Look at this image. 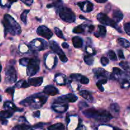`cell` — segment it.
Masks as SVG:
<instances>
[{
  "label": "cell",
  "mask_w": 130,
  "mask_h": 130,
  "mask_svg": "<svg viewBox=\"0 0 130 130\" xmlns=\"http://www.w3.org/2000/svg\"><path fill=\"white\" fill-rule=\"evenodd\" d=\"M2 23L5 29V36L8 34H10L12 36L19 35L21 34V27L17 22L16 20L9 14H5L4 15Z\"/></svg>",
  "instance_id": "6da1fadb"
},
{
  "label": "cell",
  "mask_w": 130,
  "mask_h": 130,
  "mask_svg": "<svg viewBox=\"0 0 130 130\" xmlns=\"http://www.w3.org/2000/svg\"><path fill=\"white\" fill-rule=\"evenodd\" d=\"M48 100V96L41 93L33 95L29 97L26 98L20 102V105L25 107H30L34 109L41 108Z\"/></svg>",
  "instance_id": "7a4b0ae2"
},
{
  "label": "cell",
  "mask_w": 130,
  "mask_h": 130,
  "mask_svg": "<svg viewBox=\"0 0 130 130\" xmlns=\"http://www.w3.org/2000/svg\"><path fill=\"white\" fill-rule=\"evenodd\" d=\"M83 114L87 118H92L99 121L107 122L112 119V116L109 112L105 110H98L94 108L84 110Z\"/></svg>",
  "instance_id": "3957f363"
},
{
  "label": "cell",
  "mask_w": 130,
  "mask_h": 130,
  "mask_svg": "<svg viewBox=\"0 0 130 130\" xmlns=\"http://www.w3.org/2000/svg\"><path fill=\"white\" fill-rule=\"evenodd\" d=\"M59 16L62 20L67 23H72L76 20V15L69 8L63 6L59 8Z\"/></svg>",
  "instance_id": "277c9868"
},
{
  "label": "cell",
  "mask_w": 130,
  "mask_h": 130,
  "mask_svg": "<svg viewBox=\"0 0 130 130\" xmlns=\"http://www.w3.org/2000/svg\"><path fill=\"white\" fill-rule=\"evenodd\" d=\"M40 61L36 57L30 58L27 66V74L29 76H32L36 74L39 70Z\"/></svg>",
  "instance_id": "5b68a950"
},
{
  "label": "cell",
  "mask_w": 130,
  "mask_h": 130,
  "mask_svg": "<svg viewBox=\"0 0 130 130\" xmlns=\"http://www.w3.org/2000/svg\"><path fill=\"white\" fill-rule=\"evenodd\" d=\"M96 18H97V20H99V22L100 24H103V25H109V26L112 27H114L115 29H118L119 31V29L118 27L117 23H116L112 19L109 18L106 14H104L103 13H99L97 15Z\"/></svg>",
  "instance_id": "8992f818"
},
{
  "label": "cell",
  "mask_w": 130,
  "mask_h": 130,
  "mask_svg": "<svg viewBox=\"0 0 130 130\" xmlns=\"http://www.w3.org/2000/svg\"><path fill=\"white\" fill-rule=\"evenodd\" d=\"M48 43L46 41L42 39H35L30 43V48L35 50L42 51L48 48Z\"/></svg>",
  "instance_id": "52a82bcc"
},
{
  "label": "cell",
  "mask_w": 130,
  "mask_h": 130,
  "mask_svg": "<svg viewBox=\"0 0 130 130\" xmlns=\"http://www.w3.org/2000/svg\"><path fill=\"white\" fill-rule=\"evenodd\" d=\"M17 76L15 68L13 66H8L5 72V81L7 83H13L17 81Z\"/></svg>",
  "instance_id": "ba28073f"
},
{
  "label": "cell",
  "mask_w": 130,
  "mask_h": 130,
  "mask_svg": "<svg viewBox=\"0 0 130 130\" xmlns=\"http://www.w3.org/2000/svg\"><path fill=\"white\" fill-rule=\"evenodd\" d=\"M50 47L51 50L54 53H55L56 54H57L59 56L60 59V60L62 62H67L68 61L67 57H66L65 53H63V51L62 50V49L60 48V46L58 45V44L56 42L53 41H52L50 42Z\"/></svg>",
  "instance_id": "9c48e42d"
},
{
  "label": "cell",
  "mask_w": 130,
  "mask_h": 130,
  "mask_svg": "<svg viewBox=\"0 0 130 130\" xmlns=\"http://www.w3.org/2000/svg\"><path fill=\"white\" fill-rule=\"evenodd\" d=\"M37 33L38 35L46 39H50L53 36V32L52 30L44 25H40L37 29Z\"/></svg>",
  "instance_id": "30bf717a"
},
{
  "label": "cell",
  "mask_w": 130,
  "mask_h": 130,
  "mask_svg": "<svg viewBox=\"0 0 130 130\" xmlns=\"http://www.w3.org/2000/svg\"><path fill=\"white\" fill-rule=\"evenodd\" d=\"M52 108L53 110L58 113H63L68 109L69 105L66 103L60 102L55 100L53 104H52Z\"/></svg>",
  "instance_id": "8fae6325"
},
{
  "label": "cell",
  "mask_w": 130,
  "mask_h": 130,
  "mask_svg": "<svg viewBox=\"0 0 130 130\" xmlns=\"http://www.w3.org/2000/svg\"><path fill=\"white\" fill-rule=\"evenodd\" d=\"M77 96H76L74 94H67L66 95H62V96H60L58 99H56L55 101L60 102L66 103V102H75L77 101Z\"/></svg>",
  "instance_id": "7c38bea8"
},
{
  "label": "cell",
  "mask_w": 130,
  "mask_h": 130,
  "mask_svg": "<svg viewBox=\"0 0 130 130\" xmlns=\"http://www.w3.org/2000/svg\"><path fill=\"white\" fill-rule=\"evenodd\" d=\"M79 7L84 12H90L93 10V5L88 1H85L83 2H79L77 4Z\"/></svg>",
  "instance_id": "4fadbf2b"
},
{
  "label": "cell",
  "mask_w": 130,
  "mask_h": 130,
  "mask_svg": "<svg viewBox=\"0 0 130 130\" xmlns=\"http://www.w3.org/2000/svg\"><path fill=\"white\" fill-rule=\"evenodd\" d=\"M58 89L52 85H48L43 89V93L46 96H55L58 95Z\"/></svg>",
  "instance_id": "5bb4252c"
},
{
  "label": "cell",
  "mask_w": 130,
  "mask_h": 130,
  "mask_svg": "<svg viewBox=\"0 0 130 130\" xmlns=\"http://www.w3.org/2000/svg\"><path fill=\"white\" fill-rule=\"evenodd\" d=\"M70 78L72 80H74V81H78V82L83 84V85H87L90 82L88 77L82 76L81 74H71L70 76Z\"/></svg>",
  "instance_id": "9a60e30c"
},
{
  "label": "cell",
  "mask_w": 130,
  "mask_h": 130,
  "mask_svg": "<svg viewBox=\"0 0 130 130\" xmlns=\"http://www.w3.org/2000/svg\"><path fill=\"white\" fill-rule=\"evenodd\" d=\"M93 73L95 74L96 77H97V78H99V79H107L109 73H108L105 69H93Z\"/></svg>",
  "instance_id": "2e32d148"
},
{
  "label": "cell",
  "mask_w": 130,
  "mask_h": 130,
  "mask_svg": "<svg viewBox=\"0 0 130 130\" xmlns=\"http://www.w3.org/2000/svg\"><path fill=\"white\" fill-rule=\"evenodd\" d=\"M3 107L5 109L8 110H12V111H19L22 112L23 111L22 109H19V108H17L16 107V105L13 104V103L11 102L10 101H6L4 103Z\"/></svg>",
  "instance_id": "e0dca14e"
},
{
  "label": "cell",
  "mask_w": 130,
  "mask_h": 130,
  "mask_svg": "<svg viewBox=\"0 0 130 130\" xmlns=\"http://www.w3.org/2000/svg\"><path fill=\"white\" fill-rule=\"evenodd\" d=\"M43 82V77H33L30 78L28 80L27 83L29 86H39L41 85Z\"/></svg>",
  "instance_id": "ac0fdd59"
},
{
  "label": "cell",
  "mask_w": 130,
  "mask_h": 130,
  "mask_svg": "<svg viewBox=\"0 0 130 130\" xmlns=\"http://www.w3.org/2000/svg\"><path fill=\"white\" fill-rule=\"evenodd\" d=\"M123 14L120 10H114L112 13V20L115 22L116 23H118L121 21L122 19H123Z\"/></svg>",
  "instance_id": "d6986e66"
},
{
  "label": "cell",
  "mask_w": 130,
  "mask_h": 130,
  "mask_svg": "<svg viewBox=\"0 0 130 130\" xmlns=\"http://www.w3.org/2000/svg\"><path fill=\"white\" fill-rule=\"evenodd\" d=\"M123 76L119 79V81H120L121 88L123 89L129 88H130V78L127 77H123Z\"/></svg>",
  "instance_id": "ffe728a7"
},
{
  "label": "cell",
  "mask_w": 130,
  "mask_h": 130,
  "mask_svg": "<svg viewBox=\"0 0 130 130\" xmlns=\"http://www.w3.org/2000/svg\"><path fill=\"white\" fill-rule=\"evenodd\" d=\"M72 41L73 46H74V48H81V47L83 46V39L79 36H75L74 37V38H72Z\"/></svg>",
  "instance_id": "44dd1931"
},
{
  "label": "cell",
  "mask_w": 130,
  "mask_h": 130,
  "mask_svg": "<svg viewBox=\"0 0 130 130\" xmlns=\"http://www.w3.org/2000/svg\"><path fill=\"white\" fill-rule=\"evenodd\" d=\"M55 81L57 82L58 85H64L66 84V76L62 74H57L55 75Z\"/></svg>",
  "instance_id": "7402d4cb"
},
{
  "label": "cell",
  "mask_w": 130,
  "mask_h": 130,
  "mask_svg": "<svg viewBox=\"0 0 130 130\" xmlns=\"http://www.w3.org/2000/svg\"><path fill=\"white\" fill-rule=\"evenodd\" d=\"M99 30H98L97 32L95 33V36L96 37H101V38H104L105 37V34H106L107 30H106V28L104 25H99Z\"/></svg>",
  "instance_id": "603a6c76"
},
{
  "label": "cell",
  "mask_w": 130,
  "mask_h": 130,
  "mask_svg": "<svg viewBox=\"0 0 130 130\" xmlns=\"http://www.w3.org/2000/svg\"><path fill=\"white\" fill-rule=\"evenodd\" d=\"M79 94L80 95V96L84 98L85 100H87L90 102H92L93 100V97L92 95L89 91H88L87 90H83V91H81L79 93Z\"/></svg>",
  "instance_id": "cb8c5ba5"
},
{
  "label": "cell",
  "mask_w": 130,
  "mask_h": 130,
  "mask_svg": "<svg viewBox=\"0 0 130 130\" xmlns=\"http://www.w3.org/2000/svg\"><path fill=\"white\" fill-rule=\"evenodd\" d=\"M117 42H118V43L119 45L123 46V48H128L130 46V42L128 40H127L126 39H125V38H118Z\"/></svg>",
  "instance_id": "d4e9b609"
},
{
  "label": "cell",
  "mask_w": 130,
  "mask_h": 130,
  "mask_svg": "<svg viewBox=\"0 0 130 130\" xmlns=\"http://www.w3.org/2000/svg\"><path fill=\"white\" fill-rule=\"evenodd\" d=\"M17 0H0V5L3 8H10L13 3Z\"/></svg>",
  "instance_id": "484cf974"
},
{
  "label": "cell",
  "mask_w": 130,
  "mask_h": 130,
  "mask_svg": "<svg viewBox=\"0 0 130 130\" xmlns=\"http://www.w3.org/2000/svg\"><path fill=\"white\" fill-rule=\"evenodd\" d=\"M13 114V112H11L10 110H3L0 111V118H3V119H7V118H11Z\"/></svg>",
  "instance_id": "4316f807"
},
{
  "label": "cell",
  "mask_w": 130,
  "mask_h": 130,
  "mask_svg": "<svg viewBox=\"0 0 130 130\" xmlns=\"http://www.w3.org/2000/svg\"><path fill=\"white\" fill-rule=\"evenodd\" d=\"M48 130H65V126L62 123H57L50 126L48 128Z\"/></svg>",
  "instance_id": "83f0119b"
},
{
  "label": "cell",
  "mask_w": 130,
  "mask_h": 130,
  "mask_svg": "<svg viewBox=\"0 0 130 130\" xmlns=\"http://www.w3.org/2000/svg\"><path fill=\"white\" fill-rule=\"evenodd\" d=\"M84 60L85 62L88 66H91V65L93 64L94 62V58H93V55H86L84 57Z\"/></svg>",
  "instance_id": "f1b7e54d"
},
{
  "label": "cell",
  "mask_w": 130,
  "mask_h": 130,
  "mask_svg": "<svg viewBox=\"0 0 130 130\" xmlns=\"http://www.w3.org/2000/svg\"><path fill=\"white\" fill-rule=\"evenodd\" d=\"M29 86H30L28 84V83L27 81H24V80H21V81H18L17 83L15 85V88H28Z\"/></svg>",
  "instance_id": "f546056e"
},
{
  "label": "cell",
  "mask_w": 130,
  "mask_h": 130,
  "mask_svg": "<svg viewBox=\"0 0 130 130\" xmlns=\"http://www.w3.org/2000/svg\"><path fill=\"white\" fill-rule=\"evenodd\" d=\"M119 66L123 69V70L128 73H130V63L128 62H124L122 61L119 63Z\"/></svg>",
  "instance_id": "4dcf8cb0"
},
{
  "label": "cell",
  "mask_w": 130,
  "mask_h": 130,
  "mask_svg": "<svg viewBox=\"0 0 130 130\" xmlns=\"http://www.w3.org/2000/svg\"><path fill=\"white\" fill-rule=\"evenodd\" d=\"M30 128V126L29 125L25 124H22L15 126V127L12 128V130H28Z\"/></svg>",
  "instance_id": "1f68e13d"
},
{
  "label": "cell",
  "mask_w": 130,
  "mask_h": 130,
  "mask_svg": "<svg viewBox=\"0 0 130 130\" xmlns=\"http://www.w3.org/2000/svg\"><path fill=\"white\" fill-rule=\"evenodd\" d=\"M85 32V28L83 25H79L73 29V32L76 34H80Z\"/></svg>",
  "instance_id": "d6a6232c"
},
{
  "label": "cell",
  "mask_w": 130,
  "mask_h": 130,
  "mask_svg": "<svg viewBox=\"0 0 130 130\" xmlns=\"http://www.w3.org/2000/svg\"><path fill=\"white\" fill-rule=\"evenodd\" d=\"M110 109L111 110L112 112H113L115 114H119V111H120V107H119V105L118 104H112L110 106Z\"/></svg>",
  "instance_id": "836d02e7"
},
{
  "label": "cell",
  "mask_w": 130,
  "mask_h": 130,
  "mask_svg": "<svg viewBox=\"0 0 130 130\" xmlns=\"http://www.w3.org/2000/svg\"><path fill=\"white\" fill-rule=\"evenodd\" d=\"M29 10H24L22 12V13L21 14V16H20V19H21V20L22 21V22L24 23V24H27V15L29 13Z\"/></svg>",
  "instance_id": "e575fe53"
},
{
  "label": "cell",
  "mask_w": 130,
  "mask_h": 130,
  "mask_svg": "<svg viewBox=\"0 0 130 130\" xmlns=\"http://www.w3.org/2000/svg\"><path fill=\"white\" fill-rule=\"evenodd\" d=\"M107 55L109 57V58H110L111 60L116 61L117 60V57L116 55L115 52L113 50H109L107 53Z\"/></svg>",
  "instance_id": "d590c367"
},
{
  "label": "cell",
  "mask_w": 130,
  "mask_h": 130,
  "mask_svg": "<svg viewBox=\"0 0 130 130\" xmlns=\"http://www.w3.org/2000/svg\"><path fill=\"white\" fill-rule=\"evenodd\" d=\"M54 30H55V33L56 35H57L58 38H61V39H65V40H66L64 36H63V33H62V32L61 31L60 29H59L58 28H57V27H55Z\"/></svg>",
  "instance_id": "8d00e7d4"
},
{
  "label": "cell",
  "mask_w": 130,
  "mask_h": 130,
  "mask_svg": "<svg viewBox=\"0 0 130 130\" xmlns=\"http://www.w3.org/2000/svg\"><path fill=\"white\" fill-rule=\"evenodd\" d=\"M29 60H30V58H21V59L19 60V63H20V64L22 65V66H27L28 63H29Z\"/></svg>",
  "instance_id": "74e56055"
},
{
  "label": "cell",
  "mask_w": 130,
  "mask_h": 130,
  "mask_svg": "<svg viewBox=\"0 0 130 130\" xmlns=\"http://www.w3.org/2000/svg\"><path fill=\"white\" fill-rule=\"evenodd\" d=\"M5 92H6V93H8L9 95H11L13 98V97L14 93H15V88L14 87L8 88H7L6 90H5Z\"/></svg>",
  "instance_id": "f35d334b"
},
{
  "label": "cell",
  "mask_w": 130,
  "mask_h": 130,
  "mask_svg": "<svg viewBox=\"0 0 130 130\" xmlns=\"http://www.w3.org/2000/svg\"><path fill=\"white\" fill-rule=\"evenodd\" d=\"M124 29L125 32H126V34L130 36V22H129L126 23V24H124Z\"/></svg>",
  "instance_id": "ab89813d"
},
{
  "label": "cell",
  "mask_w": 130,
  "mask_h": 130,
  "mask_svg": "<svg viewBox=\"0 0 130 130\" xmlns=\"http://www.w3.org/2000/svg\"><path fill=\"white\" fill-rule=\"evenodd\" d=\"M100 62H101V63L102 64V66H106L109 63V60L107 57H103L101 58V60H100Z\"/></svg>",
  "instance_id": "60d3db41"
},
{
  "label": "cell",
  "mask_w": 130,
  "mask_h": 130,
  "mask_svg": "<svg viewBox=\"0 0 130 130\" xmlns=\"http://www.w3.org/2000/svg\"><path fill=\"white\" fill-rule=\"evenodd\" d=\"M27 6H30L33 3V0H20Z\"/></svg>",
  "instance_id": "b9f144b4"
},
{
  "label": "cell",
  "mask_w": 130,
  "mask_h": 130,
  "mask_svg": "<svg viewBox=\"0 0 130 130\" xmlns=\"http://www.w3.org/2000/svg\"><path fill=\"white\" fill-rule=\"evenodd\" d=\"M118 56H119V58H121V59H124V53H123V52L121 50H118Z\"/></svg>",
  "instance_id": "7bdbcfd3"
},
{
  "label": "cell",
  "mask_w": 130,
  "mask_h": 130,
  "mask_svg": "<svg viewBox=\"0 0 130 130\" xmlns=\"http://www.w3.org/2000/svg\"><path fill=\"white\" fill-rule=\"evenodd\" d=\"M79 108L81 109H82L83 108L85 107L88 106V104H86V102H81L79 104Z\"/></svg>",
  "instance_id": "ee69618b"
},
{
  "label": "cell",
  "mask_w": 130,
  "mask_h": 130,
  "mask_svg": "<svg viewBox=\"0 0 130 130\" xmlns=\"http://www.w3.org/2000/svg\"><path fill=\"white\" fill-rule=\"evenodd\" d=\"M96 86H97V88L99 89V90H100V91H104V87L102 86V85L99 83H96Z\"/></svg>",
  "instance_id": "f6af8a7d"
},
{
  "label": "cell",
  "mask_w": 130,
  "mask_h": 130,
  "mask_svg": "<svg viewBox=\"0 0 130 130\" xmlns=\"http://www.w3.org/2000/svg\"><path fill=\"white\" fill-rule=\"evenodd\" d=\"M0 122L3 125H6L8 124V121L6 119H3V118H0Z\"/></svg>",
  "instance_id": "bcb514c9"
},
{
  "label": "cell",
  "mask_w": 130,
  "mask_h": 130,
  "mask_svg": "<svg viewBox=\"0 0 130 130\" xmlns=\"http://www.w3.org/2000/svg\"><path fill=\"white\" fill-rule=\"evenodd\" d=\"M44 126V123H38V124H36V125L34 126V128H41Z\"/></svg>",
  "instance_id": "7dc6e473"
},
{
  "label": "cell",
  "mask_w": 130,
  "mask_h": 130,
  "mask_svg": "<svg viewBox=\"0 0 130 130\" xmlns=\"http://www.w3.org/2000/svg\"><path fill=\"white\" fill-rule=\"evenodd\" d=\"M33 116H34V117H36V118H39V116H40V111L38 110V111L34 112L33 113Z\"/></svg>",
  "instance_id": "c3c4849f"
},
{
  "label": "cell",
  "mask_w": 130,
  "mask_h": 130,
  "mask_svg": "<svg viewBox=\"0 0 130 130\" xmlns=\"http://www.w3.org/2000/svg\"><path fill=\"white\" fill-rule=\"evenodd\" d=\"M62 47H63V48H66V49H67V48H69V46L68 45V44H67V43H63L62 44Z\"/></svg>",
  "instance_id": "681fc988"
},
{
  "label": "cell",
  "mask_w": 130,
  "mask_h": 130,
  "mask_svg": "<svg viewBox=\"0 0 130 130\" xmlns=\"http://www.w3.org/2000/svg\"><path fill=\"white\" fill-rule=\"evenodd\" d=\"M95 1H96L99 3H104L106 1H107V0H95Z\"/></svg>",
  "instance_id": "f907efd6"
},
{
  "label": "cell",
  "mask_w": 130,
  "mask_h": 130,
  "mask_svg": "<svg viewBox=\"0 0 130 130\" xmlns=\"http://www.w3.org/2000/svg\"><path fill=\"white\" fill-rule=\"evenodd\" d=\"M76 130H86V128L84 126H79Z\"/></svg>",
  "instance_id": "816d5d0a"
},
{
  "label": "cell",
  "mask_w": 130,
  "mask_h": 130,
  "mask_svg": "<svg viewBox=\"0 0 130 130\" xmlns=\"http://www.w3.org/2000/svg\"><path fill=\"white\" fill-rule=\"evenodd\" d=\"M94 29V26L93 25H90V26H89V31L91 32Z\"/></svg>",
  "instance_id": "f5cc1de1"
},
{
  "label": "cell",
  "mask_w": 130,
  "mask_h": 130,
  "mask_svg": "<svg viewBox=\"0 0 130 130\" xmlns=\"http://www.w3.org/2000/svg\"><path fill=\"white\" fill-rule=\"evenodd\" d=\"M113 129L114 130H123V129H119V128H116V127H114V128H113Z\"/></svg>",
  "instance_id": "db71d44e"
},
{
  "label": "cell",
  "mask_w": 130,
  "mask_h": 130,
  "mask_svg": "<svg viewBox=\"0 0 130 130\" xmlns=\"http://www.w3.org/2000/svg\"><path fill=\"white\" fill-rule=\"evenodd\" d=\"M1 70H2V67H1V63H0V72L1 71Z\"/></svg>",
  "instance_id": "11a10c76"
},
{
  "label": "cell",
  "mask_w": 130,
  "mask_h": 130,
  "mask_svg": "<svg viewBox=\"0 0 130 130\" xmlns=\"http://www.w3.org/2000/svg\"><path fill=\"white\" fill-rule=\"evenodd\" d=\"M1 100H2V98H1V96H0V102H1Z\"/></svg>",
  "instance_id": "9f6ffc18"
},
{
  "label": "cell",
  "mask_w": 130,
  "mask_h": 130,
  "mask_svg": "<svg viewBox=\"0 0 130 130\" xmlns=\"http://www.w3.org/2000/svg\"><path fill=\"white\" fill-rule=\"evenodd\" d=\"M1 76H0V82H1Z\"/></svg>",
  "instance_id": "6f0895ef"
},
{
  "label": "cell",
  "mask_w": 130,
  "mask_h": 130,
  "mask_svg": "<svg viewBox=\"0 0 130 130\" xmlns=\"http://www.w3.org/2000/svg\"><path fill=\"white\" fill-rule=\"evenodd\" d=\"M0 46H1V44H0Z\"/></svg>",
  "instance_id": "680465c9"
},
{
  "label": "cell",
  "mask_w": 130,
  "mask_h": 130,
  "mask_svg": "<svg viewBox=\"0 0 130 130\" xmlns=\"http://www.w3.org/2000/svg\"><path fill=\"white\" fill-rule=\"evenodd\" d=\"M30 130H32V129H30Z\"/></svg>",
  "instance_id": "91938a15"
}]
</instances>
